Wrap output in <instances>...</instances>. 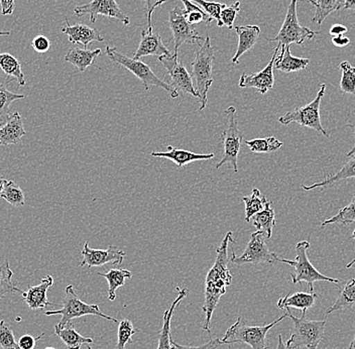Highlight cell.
Returning a JSON list of instances; mask_svg holds the SVG:
<instances>
[{"label": "cell", "mask_w": 355, "mask_h": 349, "mask_svg": "<svg viewBox=\"0 0 355 349\" xmlns=\"http://www.w3.org/2000/svg\"><path fill=\"white\" fill-rule=\"evenodd\" d=\"M232 231H228L225 237L222 240L220 246L216 250V259L214 264L210 269L205 280V291H204V305L202 310L205 313L203 329L211 333L210 323L212 320L213 313L215 312L219 300L225 294L226 289L232 284V275L228 269L232 257L228 255V246L232 239Z\"/></svg>", "instance_id": "6da1fadb"}, {"label": "cell", "mask_w": 355, "mask_h": 349, "mask_svg": "<svg viewBox=\"0 0 355 349\" xmlns=\"http://www.w3.org/2000/svg\"><path fill=\"white\" fill-rule=\"evenodd\" d=\"M214 60V48L211 44L210 37H206L203 44H201L199 51H197L195 59L191 63V66H192L191 76L194 78L195 82H196L195 90H196L200 99L199 110H205L207 106V93L214 81L213 79V62Z\"/></svg>", "instance_id": "7a4b0ae2"}, {"label": "cell", "mask_w": 355, "mask_h": 349, "mask_svg": "<svg viewBox=\"0 0 355 349\" xmlns=\"http://www.w3.org/2000/svg\"><path fill=\"white\" fill-rule=\"evenodd\" d=\"M288 318L294 324V333L288 339L286 346L288 349H317L323 341L326 320L306 319V313L301 317H296L290 312V308L285 309Z\"/></svg>", "instance_id": "3957f363"}, {"label": "cell", "mask_w": 355, "mask_h": 349, "mask_svg": "<svg viewBox=\"0 0 355 349\" xmlns=\"http://www.w3.org/2000/svg\"><path fill=\"white\" fill-rule=\"evenodd\" d=\"M288 318L287 313L279 317L276 321L265 326H250L241 317L237 318L236 322L228 328L222 339L223 344L244 343L252 349H268L266 334L274 326Z\"/></svg>", "instance_id": "277c9868"}, {"label": "cell", "mask_w": 355, "mask_h": 349, "mask_svg": "<svg viewBox=\"0 0 355 349\" xmlns=\"http://www.w3.org/2000/svg\"><path fill=\"white\" fill-rule=\"evenodd\" d=\"M106 55H107L111 61L130 71L143 83L146 90H150L152 86H157V87L163 88L166 92L170 93L172 99H178L179 97L176 89L173 88L171 84L166 83L165 81L159 79L153 72L150 66L146 65V64L143 63L139 60H135L133 58L128 57V56L119 52L116 48H112L110 46H106Z\"/></svg>", "instance_id": "5b68a950"}, {"label": "cell", "mask_w": 355, "mask_h": 349, "mask_svg": "<svg viewBox=\"0 0 355 349\" xmlns=\"http://www.w3.org/2000/svg\"><path fill=\"white\" fill-rule=\"evenodd\" d=\"M62 309L55 311H46L44 312L46 316H54V315H61V321L58 323V325L65 326L66 324L70 323L75 318L82 316H87V315H93V316H98L108 320V321L115 322L119 323V320L116 318L108 316L104 314L100 307L96 304H87L82 301L76 292H75L74 287L72 284L67 286L65 290V297H64L63 302H62Z\"/></svg>", "instance_id": "8992f818"}, {"label": "cell", "mask_w": 355, "mask_h": 349, "mask_svg": "<svg viewBox=\"0 0 355 349\" xmlns=\"http://www.w3.org/2000/svg\"><path fill=\"white\" fill-rule=\"evenodd\" d=\"M310 248V242L308 240H302L298 242L296 246V259L295 261H288V259H283V264H287L288 266H294L295 273L291 275L293 284H300L305 282L309 286L311 293L314 292V287L313 284L316 282L326 281L329 283L339 284L340 281L338 279H333V278L324 275L323 273L317 271L312 262L308 257L307 250Z\"/></svg>", "instance_id": "52a82bcc"}, {"label": "cell", "mask_w": 355, "mask_h": 349, "mask_svg": "<svg viewBox=\"0 0 355 349\" xmlns=\"http://www.w3.org/2000/svg\"><path fill=\"white\" fill-rule=\"evenodd\" d=\"M320 90L312 102L302 108H295L288 111L283 117H279V124L288 126L291 122H297L303 128H311L320 133L324 137H329V133L323 128L321 124L320 105L324 94H325L326 85L321 84Z\"/></svg>", "instance_id": "ba28073f"}, {"label": "cell", "mask_w": 355, "mask_h": 349, "mask_svg": "<svg viewBox=\"0 0 355 349\" xmlns=\"http://www.w3.org/2000/svg\"><path fill=\"white\" fill-rule=\"evenodd\" d=\"M225 117L227 119L225 130L222 133V144H223V158L215 168H221L223 164H230L235 173L239 172L237 160L241 152V142H243V133L239 130V120L236 117V110L234 106H230L225 110Z\"/></svg>", "instance_id": "9c48e42d"}, {"label": "cell", "mask_w": 355, "mask_h": 349, "mask_svg": "<svg viewBox=\"0 0 355 349\" xmlns=\"http://www.w3.org/2000/svg\"><path fill=\"white\" fill-rule=\"evenodd\" d=\"M297 4L298 0H291L281 30L277 37L268 39V41L277 42L285 46H291L292 44H303L306 40H312L315 35L320 33L300 24L297 15Z\"/></svg>", "instance_id": "30bf717a"}, {"label": "cell", "mask_w": 355, "mask_h": 349, "mask_svg": "<svg viewBox=\"0 0 355 349\" xmlns=\"http://www.w3.org/2000/svg\"><path fill=\"white\" fill-rule=\"evenodd\" d=\"M282 261L283 259H281L277 253L268 250L265 241V235L259 231H255L250 235V241H248L243 255H236L234 251H232V259H230V262L235 264H239V266L245 264H274L276 262H282Z\"/></svg>", "instance_id": "8fae6325"}, {"label": "cell", "mask_w": 355, "mask_h": 349, "mask_svg": "<svg viewBox=\"0 0 355 349\" xmlns=\"http://www.w3.org/2000/svg\"><path fill=\"white\" fill-rule=\"evenodd\" d=\"M168 26L174 39L175 54L179 52L180 46L184 44H197L205 41L194 26H191L184 15V10L179 6L173 8L168 13Z\"/></svg>", "instance_id": "7c38bea8"}, {"label": "cell", "mask_w": 355, "mask_h": 349, "mask_svg": "<svg viewBox=\"0 0 355 349\" xmlns=\"http://www.w3.org/2000/svg\"><path fill=\"white\" fill-rule=\"evenodd\" d=\"M74 13L78 17L88 15L92 24L96 22L98 15L119 19L124 26L130 24V17L122 12L116 0H92L84 6H76L74 8Z\"/></svg>", "instance_id": "4fadbf2b"}, {"label": "cell", "mask_w": 355, "mask_h": 349, "mask_svg": "<svg viewBox=\"0 0 355 349\" xmlns=\"http://www.w3.org/2000/svg\"><path fill=\"white\" fill-rule=\"evenodd\" d=\"M159 61L163 64L166 70V74L171 78V86L183 93L198 97L194 86H193L192 76L189 74L186 67L178 60V54L172 56H161Z\"/></svg>", "instance_id": "5bb4252c"}, {"label": "cell", "mask_w": 355, "mask_h": 349, "mask_svg": "<svg viewBox=\"0 0 355 349\" xmlns=\"http://www.w3.org/2000/svg\"><path fill=\"white\" fill-rule=\"evenodd\" d=\"M281 46V44H277L272 59H270L268 65H266L263 70L254 73V74L241 75V79H239V87L254 88L257 89L261 94H266L268 91L272 90L275 84V63H276L277 57V55H279V51Z\"/></svg>", "instance_id": "9a60e30c"}, {"label": "cell", "mask_w": 355, "mask_h": 349, "mask_svg": "<svg viewBox=\"0 0 355 349\" xmlns=\"http://www.w3.org/2000/svg\"><path fill=\"white\" fill-rule=\"evenodd\" d=\"M83 259L80 262L79 266H87L89 269L93 266H102L104 264H119L121 266L125 259L126 253L119 250L117 246H110L107 250H93L89 246L88 242L84 244L82 250Z\"/></svg>", "instance_id": "2e32d148"}, {"label": "cell", "mask_w": 355, "mask_h": 349, "mask_svg": "<svg viewBox=\"0 0 355 349\" xmlns=\"http://www.w3.org/2000/svg\"><path fill=\"white\" fill-rule=\"evenodd\" d=\"M141 43L133 54V59L139 60L146 56H157L159 58L161 56L173 55L162 41L161 35L153 32V28L141 31Z\"/></svg>", "instance_id": "e0dca14e"}, {"label": "cell", "mask_w": 355, "mask_h": 349, "mask_svg": "<svg viewBox=\"0 0 355 349\" xmlns=\"http://www.w3.org/2000/svg\"><path fill=\"white\" fill-rule=\"evenodd\" d=\"M62 33L68 35L69 42L73 44H82L84 49H88L92 42H103L99 31L91 28L87 24H77L70 26L68 19H65V26L62 28Z\"/></svg>", "instance_id": "ac0fdd59"}, {"label": "cell", "mask_w": 355, "mask_h": 349, "mask_svg": "<svg viewBox=\"0 0 355 349\" xmlns=\"http://www.w3.org/2000/svg\"><path fill=\"white\" fill-rule=\"evenodd\" d=\"M54 284L52 275H46L37 286L30 287L26 292L22 293L24 303L32 310L44 309L48 306L55 305L51 303L46 297V292Z\"/></svg>", "instance_id": "d6986e66"}, {"label": "cell", "mask_w": 355, "mask_h": 349, "mask_svg": "<svg viewBox=\"0 0 355 349\" xmlns=\"http://www.w3.org/2000/svg\"><path fill=\"white\" fill-rule=\"evenodd\" d=\"M26 135L19 112L11 113L3 124H0V146L21 144L22 137Z\"/></svg>", "instance_id": "ffe728a7"}, {"label": "cell", "mask_w": 355, "mask_h": 349, "mask_svg": "<svg viewBox=\"0 0 355 349\" xmlns=\"http://www.w3.org/2000/svg\"><path fill=\"white\" fill-rule=\"evenodd\" d=\"M176 291L178 292L177 299L173 302L170 308L166 309L165 313H164L163 326H162L159 332V342H157V349H175L174 344H173L172 334H171V322H172L173 315H174L178 305L189 294L188 289L186 288L177 287Z\"/></svg>", "instance_id": "44dd1931"}, {"label": "cell", "mask_w": 355, "mask_h": 349, "mask_svg": "<svg viewBox=\"0 0 355 349\" xmlns=\"http://www.w3.org/2000/svg\"><path fill=\"white\" fill-rule=\"evenodd\" d=\"M152 157L163 158V159H168L172 161L173 163L177 164L179 168H184L188 164L193 163L196 161H205V160H210L214 158V153H195L190 152V151L181 150V148H176L172 146H166V152L157 153L153 152L150 153Z\"/></svg>", "instance_id": "7402d4cb"}, {"label": "cell", "mask_w": 355, "mask_h": 349, "mask_svg": "<svg viewBox=\"0 0 355 349\" xmlns=\"http://www.w3.org/2000/svg\"><path fill=\"white\" fill-rule=\"evenodd\" d=\"M235 32L239 35V46L232 59V64H239V58L254 49L259 40L261 28L257 26H236Z\"/></svg>", "instance_id": "603a6c76"}, {"label": "cell", "mask_w": 355, "mask_h": 349, "mask_svg": "<svg viewBox=\"0 0 355 349\" xmlns=\"http://www.w3.org/2000/svg\"><path fill=\"white\" fill-rule=\"evenodd\" d=\"M309 63V59L294 57L291 54L290 46H282L281 53L277 55L276 63H275V68L284 73L298 72V71L305 70Z\"/></svg>", "instance_id": "cb8c5ba5"}, {"label": "cell", "mask_w": 355, "mask_h": 349, "mask_svg": "<svg viewBox=\"0 0 355 349\" xmlns=\"http://www.w3.org/2000/svg\"><path fill=\"white\" fill-rule=\"evenodd\" d=\"M318 299L316 293L298 292L295 294H288L277 301V308L285 310L287 308L300 309L302 313L307 312L308 309L315 305V302Z\"/></svg>", "instance_id": "d4e9b609"}, {"label": "cell", "mask_w": 355, "mask_h": 349, "mask_svg": "<svg viewBox=\"0 0 355 349\" xmlns=\"http://www.w3.org/2000/svg\"><path fill=\"white\" fill-rule=\"evenodd\" d=\"M354 178H355V155L349 157V160L343 164V168L336 174L326 177L323 181L311 186L302 185V189L305 191H311L314 189L326 188V187L336 185L344 180L354 179Z\"/></svg>", "instance_id": "484cf974"}, {"label": "cell", "mask_w": 355, "mask_h": 349, "mask_svg": "<svg viewBox=\"0 0 355 349\" xmlns=\"http://www.w3.org/2000/svg\"><path fill=\"white\" fill-rule=\"evenodd\" d=\"M101 55V50L90 51L88 49L73 48L68 51L65 61L76 67L80 72H84L88 67L95 65L96 58Z\"/></svg>", "instance_id": "4316f807"}, {"label": "cell", "mask_w": 355, "mask_h": 349, "mask_svg": "<svg viewBox=\"0 0 355 349\" xmlns=\"http://www.w3.org/2000/svg\"><path fill=\"white\" fill-rule=\"evenodd\" d=\"M55 333L68 349H80L82 346H89L93 342L92 339L82 337L80 333H78L72 322L66 324L63 327L55 324Z\"/></svg>", "instance_id": "83f0119b"}, {"label": "cell", "mask_w": 355, "mask_h": 349, "mask_svg": "<svg viewBox=\"0 0 355 349\" xmlns=\"http://www.w3.org/2000/svg\"><path fill=\"white\" fill-rule=\"evenodd\" d=\"M250 221L259 232H263L266 239H270L275 225H276V215L272 207V202H268L266 207L261 212L257 213L252 217Z\"/></svg>", "instance_id": "f1b7e54d"}, {"label": "cell", "mask_w": 355, "mask_h": 349, "mask_svg": "<svg viewBox=\"0 0 355 349\" xmlns=\"http://www.w3.org/2000/svg\"><path fill=\"white\" fill-rule=\"evenodd\" d=\"M100 277L105 278L108 283V299L114 301L116 298V290L125 284L126 280L132 277V273L122 269H112L107 273H97Z\"/></svg>", "instance_id": "f546056e"}, {"label": "cell", "mask_w": 355, "mask_h": 349, "mask_svg": "<svg viewBox=\"0 0 355 349\" xmlns=\"http://www.w3.org/2000/svg\"><path fill=\"white\" fill-rule=\"evenodd\" d=\"M0 68L6 73V78H15L19 86H26V78L22 72L21 64L10 53L0 54Z\"/></svg>", "instance_id": "4dcf8cb0"}, {"label": "cell", "mask_w": 355, "mask_h": 349, "mask_svg": "<svg viewBox=\"0 0 355 349\" xmlns=\"http://www.w3.org/2000/svg\"><path fill=\"white\" fill-rule=\"evenodd\" d=\"M354 306H355V279L350 280L344 286L343 290L339 293L336 301L328 309L326 315L331 314L336 311L346 310V309L352 308Z\"/></svg>", "instance_id": "1f68e13d"}, {"label": "cell", "mask_w": 355, "mask_h": 349, "mask_svg": "<svg viewBox=\"0 0 355 349\" xmlns=\"http://www.w3.org/2000/svg\"><path fill=\"white\" fill-rule=\"evenodd\" d=\"M8 78L4 83H0V124H3L11 114L10 108L12 102L26 99L24 94L11 92L8 89Z\"/></svg>", "instance_id": "d6a6232c"}, {"label": "cell", "mask_w": 355, "mask_h": 349, "mask_svg": "<svg viewBox=\"0 0 355 349\" xmlns=\"http://www.w3.org/2000/svg\"><path fill=\"white\" fill-rule=\"evenodd\" d=\"M243 203L245 204V221L250 222L252 217L257 213L261 212L268 205V200L261 195L259 189L254 188L250 196L243 197Z\"/></svg>", "instance_id": "836d02e7"}, {"label": "cell", "mask_w": 355, "mask_h": 349, "mask_svg": "<svg viewBox=\"0 0 355 349\" xmlns=\"http://www.w3.org/2000/svg\"><path fill=\"white\" fill-rule=\"evenodd\" d=\"M12 275L13 272L11 271L10 262L6 259L3 264H0V299L8 294L24 293L17 288V284L12 283Z\"/></svg>", "instance_id": "e575fe53"}, {"label": "cell", "mask_w": 355, "mask_h": 349, "mask_svg": "<svg viewBox=\"0 0 355 349\" xmlns=\"http://www.w3.org/2000/svg\"><path fill=\"white\" fill-rule=\"evenodd\" d=\"M316 2V13L312 19L313 22L322 24L328 15L334 11L340 10L344 6L343 0H315Z\"/></svg>", "instance_id": "d590c367"}, {"label": "cell", "mask_w": 355, "mask_h": 349, "mask_svg": "<svg viewBox=\"0 0 355 349\" xmlns=\"http://www.w3.org/2000/svg\"><path fill=\"white\" fill-rule=\"evenodd\" d=\"M244 142L250 148V152L255 153H274L283 146V142L274 137H266V139H254Z\"/></svg>", "instance_id": "8d00e7d4"}, {"label": "cell", "mask_w": 355, "mask_h": 349, "mask_svg": "<svg viewBox=\"0 0 355 349\" xmlns=\"http://www.w3.org/2000/svg\"><path fill=\"white\" fill-rule=\"evenodd\" d=\"M355 223V195L352 197V202L347 206L340 209L336 215L331 219L322 222L321 228H325L330 224H340V225H347V224Z\"/></svg>", "instance_id": "74e56055"}, {"label": "cell", "mask_w": 355, "mask_h": 349, "mask_svg": "<svg viewBox=\"0 0 355 349\" xmlns=\"http://www.w3.org/2000/svg\"><path fill=\"white\" fill-rule=\"evenodd\" d=\"M1 198L15 207H21L26 203L24 193L15 182L8 181L2 191Z\"/></svg>", "instance_id": "f35d334b"}, {"label": "cell", "mask_w": 355, "mask_h": 349, "mask_svg": "<svg viewBox=\"0 0 355 349\" xmlns=\"http://www.w3.org/2000/svg\"><path fill=\"white\" fill-rule=\"evenodd\" d=\"M184 4H185L186 10H184V15H185L186 19L191 26H196V24H201V22H206L209 24L212 19H210L209 15L205 12L198 6H195L192 3L190 0H182Z\"/></svg>", "instance_id": "ab89813d"}, {"label": "cell", "mask_w": 355, "mask_h": 349, "mask_svg": "<svg viewBox=\"0 0 355 349\" xmlns=\"http://www.w3.org/2000/svg\"><path fill=\"white\" fill-rule=\"evenodd\" d=\"M139 330L132 325V322L128 319H123L121 321L119 326V332H117V344L115 349H125L126 344H132L133 335L139 333Z\"/></svg>", "instance_id": "60d3db41"}, {"label": "cell", "mask_w": 355, "mask_h": 349, "mask_svg": "<svg viewBox=\"0 0 355 349\" xmlns=\"http://www.w3.org/2000/svg\"><path fill=\"white\" fill-rule=\"evenodd\" d=\"M343 71L341 75L340 89L345 94L355 95V67L350 65L347 61L340 64Z\"/></svg>", "instance_id": "b9f144b4"}, {"label": "cell", "mask_w": 355, "mask_h": 349, "mask_svg": "<svg viewBox=\"0 0 355 349\" xmlns=\"http://www.w3.org/2000/svg\"><path fill=\"white\" fill-rule=\"evenodd\" d=\"M0 348L2 349H19V343L15 339L12 327L4 320L0 321Z\"/></svg>", "instance_id": "7bdbcfd3"}, {"label": "cell", "mask_w": 355, "mask_h": 349, "mask_svg": "<svg viewBox=\"0 0 355 349\" xmlns=\"http://www.w3.org/2000/svg\"><path fill=\"white\" fill-rule=\"evenodd\" d=\"M190 1L195 2L199 4L200 8H202L208 15L210 19H215L217 22V26L221 28L222 24L220 21V13L223 8H226V4L219 3V2L206 1V0H190Z\"/></svg>", "instance_id": "ee69618b"}, {"label": "cell", "mask_w": 355, "mask_h": 349, "mask_svg": "<svg viewBox=\"0 0 355 349\" xmlns=\"http://www.w3.org/2000/svg\"><path fill=\"white\" fill-rule=\"evenodd\" d=\"M241 11V1H236L232 6H226L225 8L222 10L220 13V21L222 26H227L228 30L234 28L235 19Z\"/></svg>", "instance_id": "f6af8a7d"}, {"label": "cell", "mask_w": 355, "mask_h": 349, "mask_svg": "<svg viewBox=\"0 0 355 349\" xmlns=\"http://www.w3.org/2000/svg\"><path fill=\"white\" fill-rule=\"evenodd\" d=\"M144 8H146V17L148 19V28L152 26V15L155 8H159L162 4L166 3V0H143Z\"/></svg>", "instance_id": "bcb514c9"}, {"label": "cell", "mask_w": 355, "mask_h": 349, "mask_svg": "<svg viewBox=\"0 0 355 349\" xmlns=\"http://www.w3.org/2000/svg\"><path fill=\"white\" fill-rule=\"evenodd\" d=\"M32 46L35 52L39 53V54H44L50 50L51 43L48 37H44V35H37L33 40Z\"/></svg>", "instance_id": "7dc6e473"}, {"label": "cell", "mask_w": 355, "mask_h": 349, "mask_svg": "<svg viewBox=\"0 0 355 349\" xmlns=\"http://www.w3.org/2000/svg\"><path fill=\"white\" fill-rule=\"evenodd\" d=\"M175 348L177 349H218L220 346H223V342L220 339H211L207 343L203 344L200 346H182V344L177 343V342L173 341Z\"/></svg>", "instance_id": "c3c4849f"}, {"label": "cell", "mask_w": 355, "mask_h": 349, "mask_svg": "<svg viewBox=\"0 0 355 349\" xmlns=\"http://www.w3.org/2000/svg\"><path fill=\"white\" fill-rule=\"evenodd\" d=\"M44 337V333H42L37 339L30 334L22 335L21 339H19V342H17L19 349H35L37 341L43 339Z\"/></svg>", "instance_id": "681fc988"}, {"label": "cell", "mask_w": 355, "mask_h": 349, "mask_svg": "<svg viewBox=\"0 0 355 349\" xmlns=\"http://www.w3.org/2000/svg\"><path fill=\"white\" fill-rule=\"evenodd\" d=\"M2 15H11L15 8V0H0Z\"/></svg>", "instance_id": "f907efd6"}, {"label": "cell", "mask_w": 355, "mask_h": 349, "mask_svg": "<svg viewBox=\"0 0 355 349\" xmlns=\"http://www.w3.org/2000/svg\"><path fill=\"white\" fill-rule=\"evenodd\" d=\"M332 44L339 48H343L350 44V40L349 37H345L344 35H336V37H332Z\"/></svg>", "instance_id": "816d5d0a"}, {"label": "cell", "mask_w": 355, "mask_h": 349, "mask_svg": "<svg viewBox=\"0 0 355 349\" xmlns=\"http://www.w3.org/2000/svg\"><path fill=\"white\" fill-rule=\"evenodd\" d=\"M347 28L343 26V24H334V26H332L331 28H330L329 33L333 35V37H336V35H344V33H347Z\"/></svg>", "instance_id": "f5cc1de1"}, {"label": "cell", "mask_w": 355, "mask_h": 349, "mask_svg": "<svg viewBox=\"0 0 355 349\" xmlns=\"http://www.w3.org/2000/svg\"><path fill=\"white\" fill-rule=\"evenodd\" d=\"M344 10H355V0H343Z\"/></svg>", "instance_id": "db71d44e"}, {"label": "cell", "mask_w": 355, "mask_h": 349, "mask_svg": "<svg viewBox=\"0 0 355 349\" xmlns=\"http://www.w3.org/2000/svg\"><path fill=\"white\" fill-rule=\"evenodd\" d=\"M277 349H288L287 346H286V344L284 343L283 337H282L281 334H279V337H277Z\"/></svg>", "instance_id": "11a10c76"}, {"label": "cell", "mask_w": 355, "mask_h": 349, "mask_svg": "<svg viewBox=\"0 0 355 349\" xmlns=\"http://www.w3.org/2000/svg\"><path fill=\"white\" fill-rule=\"evenodd\" d=\"M8 182V180L4 179V178H0V198H1L2 191H3Z\"/></svg>", "instance_id": "9f6ffc18"}, {"label": "cell", "mask_w": 355, "mask_h": 349, "mask_svg": "<svg viewBox=\"0 0 355 349\" xmlns=\"http://www.w3.org/2000/svg\"><path fill=\"white\" fill-rule=\"evenodd\" d=\"M354 135H355V126H354ZM355 155V142H354V146H352V150H350L349 152L347 153V157L349 158V157H352V155Z\"/></svg>", "instance_id": "6f0895ef"}, {"label": "cell", "mask_w": 355, "mask_h": 349, "mask_svg": "<svg viewBox=\"0 0 355 349\" xmlns=\"http://www.w3.org/2000/svg\"><path fill=\"white\" fill-rule=\"evenodd\" d=\"M347 349H355V334L354 339H352V341L350 342L349 348H348Z\"/></svg>", "instance_id": "680465c9"}, {"label": "cell", "mask_w": 355, "mask_h": 349, "mask_svg": "<svg viewBox=\"0 0 355 349\" xmlns=\"http://www.w3.org/2000/svg\"><path fill=\"white\" fill-rule=\"evenodd\" d=\"M6 35H10V32H4V31H0V37H6Z\"/></svg>", "instance_id": "91938a15"}, {"label": "cell", "mask_w": 355, "mask_h": 349, "mask_svg": "<svg viewBox=\"0 0 355 349\" xmlns=\"http://www.w3.org/2000/svg\"><path fill=\"white\" fill-rule=\"evenodd\" d=\"M354 264H355V259H352V261L350 262L349 264H347V266H346V269L352 268V266H354Z\"/></svg>", "instance_id": "94428289"}, {"label": "cell", "mask_w": 355, "mask_h": 349, "mask_svg": "<svg viewBox=\"0 0 355 349\" xmlns=\"http://www.w3.org/2000/svg\"><path fill=\"white\" fill-rule=\"evenodd\" d=\"M308 1H309L312 6H316V2H315V0H308Z\"/></svg>", "instance_id": "6125c7cd"}, {"label": "cell", "mask_w": 355, "mask_h": 349, "mask_svg": "<svg viewBox=\"0 0 355 349\" xmlns=\"http://www.w3.org/2000/svg\"><path fill=\"white\" fill-rule=\"evenodd\" d=\"M352 239H355V230H354V233H352Z\"/></svg>", "instance_id": "be15d7a7"}, {"label": "cell", "mask_w": 355, "mask_h": 349, "mask_svg": "<svg viewBox=\"0 0 355 349\" xmlns=\"http://www.w3.org/2000/svg\"><path fill=\"white\" fill-rule=\"evenodd\" d=\"M44 349H55L54 348H51V346H49V348H44Z\"/></svg>", "instance_id": "e7e4bbea"}, {"label": "cell", "mask_w": 355, "mask_h": 349, "mask_svg": "<svg viewBox=\"0 0 355 349\" xmlns=\"http://www.w3.org/2000/svg\"><path fill=\"white\" fill-rule=\"evenodd\" d=\"M87 348L88 349H93L92 348H91V346H87Z\"/></svg>", "instance_id": "03108f58"}]
</instances>
